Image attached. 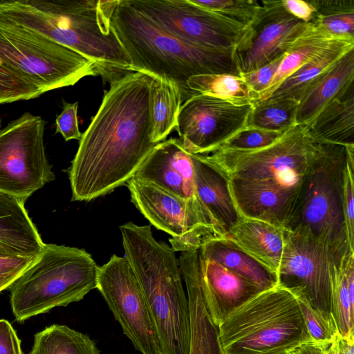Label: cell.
<instances>
[{
  "label": "cell",
  "instance_id": "cell-43",
  "mask_svg": "<svg viewBox=\"0 0 354 354\" xmlns=\"http://www.w3.org/2000/svg\"><path fill=\"white\" fill-rule=\"evenodd\" d=\"M0 354H22L21 341L12 325L0 319Z\"/></svg>",
  "mask_w": 354,
  "mask_h": 354
},
{
  "label": "cell",
  "instance_id": "cell-30",
  "mask_svg": "<svg viewBox=\"0 0 354 354\" xmlns=\"http://www.w3.org/2000/svg\"><path fill=\"white\" fill-rule=\"evenodd\" d=\"M95 342L86 334L65 325L53 324L34 336L29 354H100Z\"/></svg>",
  "mask_w": 354,
  "mask_h": 354
},
{
  "label": "cell",
  "instance_id": "cell-19",
  "mask_svg": "<svg viewBox=\"0 0 354 354\" xmlns=\"http://www.w3.org/2000/svg\"><path fill=\"white\" fill-rule=\"evenodd\" d=\"M200 256L201 292L212 322L218 328L231 314L263 290L201 253Z\"/></svg>",
  "mask_w": 354,
  "mask_h": 354
},
{
  "label": "cell",
  "instance_id": "cell-18",
  "mask_svg": "<svg viewBox=\"0 0 354 354\" xmlns=\"http://www.w3.org/2000/svg\"><path fill=\"white\" fill-rule=\"evenodd\" d=\"M228 188L241 218L286 228L299 192L271 180H229Z\"/></svg>",
  "mask_w": 354,
  "mask_h": 354
},
{
  "label": "cell",
  "instance_id": "cell-5",
  "mask_svg": "<svg viewBox=\"0 0 354 354\" xmlns=\"http://www.w3.org/2000/svg\"><path fill=\"white\" fill-rule=\"evenodd\" d=\"M354 147L326 143L304 174L286 230L328 246L340 259L349 248L344 216V175Z\"/></svg>",
  "mask_w": 354,
  "mask_h": 354
},
{
  "label": "cell",
  "instance_id": "cell-8",
  "mask_svg": "<svg viewBox=\"0 0 354 354\" xmlns=\"http://www.w3.org/2000/svg\"><path fill=\"white\" fill-rule=\"evenodd\" d=\"M325 145L311 136L307 124H296L263 148L216 149L198 155L227 181L271 180L299 192L304 174Z\"/></svg>",
  "mask_w": 354,
  "mask_h": 354
},
{
  "label": "cell",
  "instance_id": "cell-12",
  "mask_svg": "<svg viewBox=\"0 0 354 354\" xmlns=\"http://www.w3.org/2000/svg\"><path fill=\"white\" fill-rule=\"evenodd\" d=\"M126 185L140 212L155 227L171 235L169 241L175 252L198 250L210 241L225 237L214 219L187 201L134 177Z\"/></svg>",
  "mask_w": 354,
  "mask_h": 354
},
{
  "label": "cell",
  "instance_id": "cell-40",
  "mask_svg": "<svg viewBox=\"0 0 354 354\" xmlns=\"http://www.w3.org/2000/svg\"><path fill=\"white\" fill-rule=\"evenodd\" d=\"M354 157L349 158L344 175V216L349 248L354 252Z\"/></svg>",
  "mask_w": 354,
  "mask_h": 354
},
{
  "label": "cell",
  "instance_id": "cell-20",
  "mask_svg": "<svg viewBox=\"0 0 354 354\" xmlns=\"http://www.w3.org/2000/svg\"><path fill=\"white\" fill-rule=\"evenodd\" d=\"M178 260L189 308V354H221L218 328L212 322L201 292L200 251L183 252Z\"/></svg>",
  "mask_w": 354,
  "mask_h": 354
},
{
  "label": "cell",
  "instance_id": "cell-29",
  "mask_svg": "<svg viewBox=\"0 0 354 354\" xmlns=\"http://www.w3.org/2000/svg\"><path fill=\"white\" fill-rule=\"evenodd\" d=\"M183 96L179 86L164 77L155 76L151 114L153 139L158 144L175 129Z\"/></svg>",
  "mask_w": 354,
  "mask_h": 354
},
{
  "label": "cell",
  "instance_id": "cell-10",
  "mask_svg": "<svg viewBox=\"0 0 354 354\" xmlns=\"http://www.w3.org/2000/svg\"><path fill=\"white\" fill-rule=\"evenodd\" d=\"M46 122L25 112L0 129V191L25 203L55 175L44 146Z\"/></svg>",
  "mask_w": 354,
  "mask_h": 354
},
{
  "label": "cell",
  "instance_id": "cell-31",
  "mask_svg": "<svg viewBox=\"0 0 354 354\" xmlns=\"http://www.w3.org/2000/svg\"><path fill=\"white\" fill-rule=\"evenodd\" d=\"M189 90L223 100L235 105L252 104L254 98L241 76L230 74H201L189 77Z\"/></svg>",
  "mask_w": 354,
  "mask_h": 354
},
{
  "label": "cell",
  "instance_id": "cell-27",
  "mask_svg": "<svg viewBox=\"0 0 354 354\" xmlns=\"http://www.w3.org/2000/svg\"><path fill=\"white\" fill-rule=\"evenodd\" d=\"M353 48L354 38H335L315 57L285 79L268 98L293 99L299 102L314 80Z\"/></svg>",
  "mask_w": 354,
  "mask_h": 354
},
{
  "label": "cell",
  "instance_id": "cell-14",
  "mask_svg": "<svg viewBox=\"0 0 354 354\" xmlns=\"http://www.w3.org/2000/svg\"><path fill=\"white\" fill-rule=\"evenodd\" d=\"M96 288L136 350L162 354L141 287L124 256L113 254L98 267Z\"/></svg>",
  "mask_w": 354,
  "mask_h": 354
},
{
  "label": "cell",
  "instance_id": "cell-23",
  "mask_svg": "<svg viewBox=\"0 0 354 354\" xmlns=\"http://www.w3.org/2000/svg\"><path fill=\"white\" fill-rule=\"evenodd\" d=\"M24 203L18 198L0 191V242L15 249L23 257H36L45 243Z\"/></svg>",
  "mask_w": 354,
  "mask_h": 354
},
{
  "label": "cell",
  "instance_id": "cell-48",
  "mask_svg": "<svg viewBox=\"0 0 354 354\" xmlns=\"http://www.w3.org/2000/svg\"><path fill=\"white\" fill-rule=\"evenodd\" d=\"M1 127H2V120L0 118V129H1Z\"/></svg>",
  "mask_w": 354,
  "mask_h": 354
},
{
  "label": "cell",
  "instance_id": "cell-44",
  "mask_svg": "<svg viewBox=\"0 0 354 354\" xmlns=\"http://www.w3.org/2000/svg\"><path fill=\"white\" fill-rule=\"evenodd\" d=\"M285 10L293 17L310 23L315 13V9L310 3L303 0H281Z\"/></svg>",
  "mask_w": 354,
  "mask_h": 354
},
{
  "label": "cell",
  "instance_id": "cell-3",
  "mask_svg": "<svg viewBox=\"0 0 354 354\" xmlns=\"http://www.w3.org/2000/svg\"><path fill=\"white\" fill-rule=\"evenodd\" d=\"M111 24L130 60L129 71L175 82L185 100L196 93L187 84L194 75L240 76L233 51L207 48L178 38L134 9L127 0H118Z\"/></svg>",
  "mask_w": 354,
  "mask_h": 354
},
{
  "label": "cell",
  "instance_id": "cell-4",
  "mask_svg": "<svg viewBox=\"0 0 354 354\" xmlns=\"http://www.w3.org/2000/svg\"><path fill=\"white\" fill-rule=\"evenodd\" d=\"M124 257L141 287L162 354H189L190 315L176 252L151 225L120 226Z\"/></svg>",
  "mask_w": 354,
  "mask_h": 354
},
{
  "label": "cell",
  "instance_id": "cell-26",
  "mask_svg": "<svg viewBox=\"0 0 354 354\" xmlns=\"http://www.w3.org/2000/svg\"><path fill=\"white\" fill-rule=\"evenodd\" d=\"M199 250L202 257L217 262L263 291L277 285L274 273L225 237L210 241Z\"/></svg>",
  "mask_w": 354,
  "mask_h": 354
},
{
  "label": "cell",
  "instance_id": "cell-7",
  "mask_svg": "<svg viewBox=\"0 0 354 354\" xmlns=\"http://www.w3.org/2000/svg\"><path fill=\"white\" fill-rule=\"evenodd\" d=\"M98 266L84 249L46 244L10 288L19 323L55 307L77 302L97 288Z\"/></svg>",
  "mask_w": 354,
  "mask_h": 354
},
{
  "label": "cell",
  "instance_id": "cell-24",
  "mask_svg": "<svg viewBox=\"0 0 354 354\" xmlns=\"http://www.w3.org/2000/svg\"><path fill=\"white\" fill-rule=\"evenodd\" d=\"M192 160L198 195L226 234L242 218L230 195L228 182L198 154H192Z\"/></svg>",
  "mask_w": 354,
  "mask_h": 354
},
{
  "label": "cell",
  "instance_id": "cell-45",
  "mask_svg": "<svg viewBox=\"0 0 354 354\" xmlns=\"http://www.w3.org/2000/svg\"><path fill=\"white\" fill-rule=\"evenodd\" d=\"M327 354H354V335L342 336L338 333L327 348Z\"/></svg>",
  "mask_w": 354,
  "mask_h": 354
},
{
  "label": "cell",
  "instance_id": "cell-47",
  "mask_svg": "<svg viewBox=\"0 0 354 354\" xmlns=\"http://www.w3.org/2000/svg\"><path fill=\"white\" fill-rule=\"evenodd\" d=\"M23 257L21 254L12 247L0 242V257Z\"/></svg>",
  "mask_w": 354,
  "mask_h": 354
},
{
  "label": "cell",
  "instance_id": "cell-6",
  "mask_svg": "<svg viewBox=\"0 0 354 354\" xmlns=\"http://www.w3.org/2000/svg\"><path fill=\"white\" fill-rule=\"evenodd\" d=\"M218 339L221 354H289L313 341L297 298L277 285L231 314Z\"/></svg>",
  "mask_w": 354,
  "mask_h": 354
},
{
  "label": "cell",
  "instance_id": "cell-42",
  "mask_svg": "<svg viewBox=\"0 0 354 354\" xmlns=\"http://www.w3.org/2000/svg\"><path fill=\"white\" fill-rule=\"evenodd\" d=\"M35 257H0V292L10 288Z\"/></svg>",
  "mask_w": 354,
  "mask_h": 354
},
{
  "label": "cell",
  "instance_id": "cell-34",
  "mask_svg": "<svg viewBox=\"0 0 354 354\" xmlns=\"http://www.w3.org/2000/svg\"><path fill=\"white\" fill-rule=\"evenodd\" d=\"M345 259L342 261L337 272L333 294V313L339 335L351 336L354 335V301L351 299L347 288L344 271Z\"/></svg>",
  "mask_w": 354,
  "mask_h": 354
},
{
  "label": "cell",
  "instance_id": "cell-21",
  "mask_svg": "<svg viewBox=\"0 0 354 354\" xmlns=\"http://www.w3.org/2000/svg\"><path fill=\"white\" fill-rule=\"evenodd\" d=\"M354 85V48L307 88L299 102L296 124H308L327 104Z\"/></svg>",
  "mask_w": 354,
  "mask_h": 354
},
{
  "label": "cell",
  "instance_id": "cell-46",
  "mask_svg": "<svg viewBox=\"0 0 354 354\" xmlns=\"http://www.w3.org/2000/svg\"><path fill=\"white\" fill-rule=\"evenodd\" d=\"M330 344H322L314 341L304 343L289 354H327V348Z\"/></svg>",
  "mask_w": 354,
  "mask_h": 354
},
{
  "label": "cell",
  "instance_id": "cell-28",
  "mask_svg": "<svg viewBox=\"0 0 354 354\" xmlns=\"http://www.w3.org/2000/svg\"><path fill=\"white\" fill-rule=\"evenodd\" d=\"M335 38L337 37L332 36L319 27L309 23L306 30L285 53L274 77L258 101L269 97L285 79L315 57Z\"/></svg>",
  "mask_w": 354,
  "mask_h": 354
},
{
  "label": "cell",
  "instance_id": "cell-2",
  "mask_svg": "<svg viewBox=\"0 0 354 354\" xmlns=\"http://www.w3.org/2000/svg\"><path fill=\"white\" fill-rule=\"evenodd\" d=\"M118 0H0V15L94 62L100 73L129 71L111 24Z\"/></svg>",
  "mask_w": 354,
  "mask_h": 354
},
{
  "label": "cell",
  "instance_id": "cell-38",
  "mask_svg": "<svg viewBox=\"0 0 354 354\" xmlns=\"http://www.w3.org/2000/svg\"><path fill=\"white\" fill-rule=\"evenodd\" d=\"M298 302L311 339L322 344H330L339 333L334 321L325 317L301 299Z\"/></svg>",
  "mask_w": 354,
  "mask_h": 354
},
{
  "label": "cell",
  "instance_id": "cell-37",
  "mask_svg": "<svg viewBox=\"0 0 354 354\" xmlns=\"http://www.w3.org/2000/svg\"><path fill=\"white\" fill-rule=\"evenodd\" d=\"M285 131H272L248 127L230 137L215 149L249 150L263 148L274 142Z\"/></svg>",
  "mask_w": 354,
  "mask_h": 354
},
{
  "label": "cell",
  "instance_id": "cell-36",
  "mask_svg": "<svg viewBox=\"0 0 354 354\" xmlns=\"http://www.w3.org/2000/svg\"><path fill=\"white\" fill-rule=\"evenodd\" d=\"M203 8L223 15L249 27L261 8V1L252 0H190Z\"/></svg>",
  "mask_w": 354,
  "mask_h": 354
},
{
  "label": "cell",
  "instance_id": "cell-33",
  "mask_svg": "<svg viewBox=\"0 0 354 354\" xmlns=\"http://www.w3.org/2000/svg\"><path fill=\"white\" fill-rule=\"evenodd\" d=\"M299 102L293 99H272L252 103L248 127L272 131H285L296 125Z\"/></svg>",
  "mask_w": 354,
  "mask_h": 354
},
{
  "label": "cell",
  "instance_id": "cell-17",
  "mask_svg": "<svg viewBox=\"0 0 354 354\" xmlns=\"http://www.w3.org/2000/svg\"><path fill=\"white\" fill-rule=\"evenodd\" d=\"M133 177L187 201L214 219L198 195L192 154L185 150L180 139L158 143Z\"/></svg>",
  "mask_w": 354,
  "mask_h": 354
},
{
  "label": "cell",
  "instance_id": "cell-15",
  "mask_svg": "<svg viewBox=\"0 0 354 354\" xmlns=\"http://www.w3.org/2000/svg\"><path fill=\"white\" fill-rule=\"evenodd\" d=\"M252 109L196 93L181 104L175 129L185 150L206 154L247 128Z\"/></svg>",
  "mask_w": 354,
  "mask_h": 354
},
{
  "label": "cell",
  "instance_id": "cell-35",
  "mask_svg": "<svg viewBox=\"0 0 354 354\" xmlns=\"http://www.w3.org/2000/svg\"><path fill=\"white\" fill-rule=\"evenodd\" d=\"M41 95L20 73L0 62V104L28 100Z\"/></svg>",
  "mask_w": 354,
  "mask_h": 354
},
{
  "label": "cell",
  "instance_id": "cell-39",
  "mask_svg": "<svg viewBox=\"0 0 354 354\" xmlns=\"http://www.w3.org/2000/svg\"><path fill=\"white\" fill-rule=\"evenodd\" d=\"M284 55L258 68L240 74L254 96V102L259 100L260 95L272 82Z\"/></svg>",
  "mask_w": 354,
  "mask_h": 354
},
{
  "label": "cell",
  "instance_id": "cell-11",
  "mask_svg": "<svg viewBox=\"0 0 354 354\" xmlns=\"http://www.w3.org/2000/svg\"><path fill=\"white\" fill-rule=\"evenodd\" d=\"M342 260L328 246L286 230L277 286L335 322L333 294Z\"/></svg>",
  "mask_w": 354,
  "mask_h": 354
},
{
  "label": "cell",
  "instance_id": "cell-25",
  "mask_svg": "<svg viewBox=\"0 0 354 354\" xmlns=\"http://www.w3.org/2000/svg\"><path fill=\"white\" fill-rule=\"evenodd\" d=\"M307 126L319 142L354 147V85L327 104Z\"/></svg>",
  "mask_w": 354,
  "mask_h": 354
},
{
  "label": "cell",
  "instance_id": "cell-9",
  "mask_svg": "<svg viewBox=\"0 0 354 354\" xmlns=\"http://www.w3.org/2000/svg\"><path fill=\"white\" fill-rule=\"evenodd\" d=\"M0 62L20 73L41 94L100 73L91 59L1 15Z\"/></svg>",
  "mask_w": 354,
  "mask_h": 354
},
{
  "label": "cell",
  "instance_id": "cell-13",
  "mask_svg": "<svg viewBox=\"0 0 354 354\" xmlns=\"http://www.w3.org/2000/svg\"><path fill=\"white\" fill-rule=\"evenodd\" d=\"M127 2L173 35L207 48L234 52L248 30V27L190 0Z\"/></svg>",
  "mask_w": 354,
  "mask_h": 354
},
{
  "label": "cell",
  "instance_id": "cell-16",
  "mask_svg": "<svg viewBox=\"0 0 354 354\" xmlns=\"http://www.w3.org/2000/svg\"><path fill=\"white\" fill-rule=\"evenodd\" d=\"M261 3L244 41L234 52L240 74L283 55L309 25L288 13L281 0L261 1Z\"/></svg>",
  "mask_w": 354,
  "mask_h": 354
},
{
  "label": "cell",
  "instance_id": "cell-32",
  "mask_svg": "<svg viewBox=\"0 0 354 354\" xmlns=\"http://www.w3.org/2000/svg\"><path fill=\"white\" fill-rule=\"evenodd\" d=\"M315 9L310 23L334 37L354 38L353 0H311Z\"/></svg>",
  "mask_w": 354,
  "mask_h": 354
},
{
  "label": "cell",
  "instance_id": "cell-1",
  "mask_svg": "<svg viewBox=\"0 0 354 354\" xmlns=\"http://www.w3.org/2000/svg\"><path fill=\"white\" fill-rule=\"evenodd\" d=\"M154 78L133 71L111 82L68 170L71 201H90L126 185L157 145L151 114Z\"/></svg>",
  "mask_w": 354,
  "mask_h": 354
},
{
  "label": "cell",
  "instance_id": "cell-22",
  "mask_svg": "<svg viewBox=\"0 0 354 354\" xmlns=\"http://www.w3.org/2000/svg\"><path fill=\"white\" fill-rule=\"evenodd\" d=\"M285 232L283 227L242 218L225 237L277 275L284 248Z\"/></svg>",
  "mask_w": 354,
  "mask_h": 354
},
{
  "label": "cell",
  "instance_id": "cell-41",
  "mask_svg": "<svg viewBox=\"0 0 354 354\" xmlns=\"http://www.w3.org/2000/svg\"><path fill=\"white\" fill-rule=\"evenodd\" d=\"M78 102L68 103L63 100V110L55 119L56 133L62 134L65 141L80 140L82 134L77 120Z\"/></svg>",
  "mask_w": 354,
  "mask_h": 354
}]
</instances>
